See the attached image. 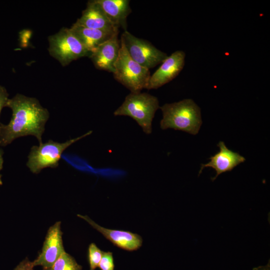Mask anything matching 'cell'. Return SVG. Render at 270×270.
Returning <instances> with one entry per match:
<instances>
[{
  "instance_id": "6da1fadb",
  "label": "cell",
  "mask_w": 270,
  "mask_h": 270,
  "mask_svg": "<svg viewBox=\"0 0 270 270\" xmlns=\"http://www.w3.org/2000/svg\"><path fill=\"white\" fill-rule=\"evenodd\" d=\"M6 106L12 110V116L7 124H0V146H6L15 139L32 135L42 143L44 126L49 118L48 110L38 100L21 94L8 98Z\"/></svg>"
},
{
  "instance_id": "7a4b0ae2",
  "label": "cell",
  "mask_w": 270,
  "mask_h": 270,
  "mask_svg": "<svg viewBox=\"0 0 270 270\" xmlns=\"http://www.w3.org/2000/svg\"><path fill=\"white\" fill-rule=\"evenodd\" d=\"M160 108L162 113L160 122L162 130L172 128L193 135L198 134L202 124L200 109L192 100L166 104Z\"/></svg>"
},
{
  "instance_id": "3957f363",
  "label": "cell",
  "mask_w": 270,
  "mask_h": 270,
  "mask_svg": "<svg viewBox=\"0 0 270 270\" xmlns=\"http://www.w3.org/2000/svg\"><path fill=\"white\" fill-rule=\"evenodd\" d=\"M160 108L156 97L146 92H130L114 112L115 116H128L134 120L146 134L152 132V122Z\"/></svg>"
},
{
  "instance_id": "277c9868",
  "label": "cell",
  "mask_w": 270,
  "mask_h": 270,
  "mask_svg": "<svg viewBox=\"0 0 270 270\" xmlns=\"http://www.w3.org/2000/svg\"><path fill=\"white\" fill-rule=\"evenodd\" d=\"M114 65V78L131 92H138L146 88L150 79V70L142 66L129 55L122 41Z\"/></svg>"
},
{
  "instance_id": "5b68a950",
  "label": "cell",
  "mask_w": 270,
  "mask_h": 270,
  "mask_svg": "<svg viewBox=\"0 0 270 270\" xmlns=\"http://www.w3.org/2000/svg\"><path fill=\"white\" fill-rule=\"evenodd\" d=\"M92 132V131H89L81 136L64 142H56L50 140L44 143L40 144L38 146H33L28 156L27 166L34 174H38L44 168H56L64 150Z\"/></svg>"
},
{
  "instance_id": "8992f818",
  "label": "cell",
  "mask_w": 270,
  "mask_h": 270,
  "mask_svg": "<svg viewBox=\"0 0 270 270\" xmlns=\"http://www.w3.org/2000/svg\"><path fill=\"white\" fill-rule=\"evenodd\" d=\"M50 54L63 66L84 56H90L88 52L74 34L70 28H63L48 38Z\"/></svg>"
},
{
  "instance_id": "52a82bcc",
  "label": "cell",
  "mask_w": 270,
  "mask_h": 270,
  "mask_svg": "<svg viewBox=\"0 0 270 270\" xmlns=\"http://www.w3.org/2000/svg\"><path fill=\"white\" fill-rule=\"evenodd\" d=\"M120 40L130 57L148 70L161 64L168 56L148 41L134 36L127 30L122 34Z\"/></svg>"
},
{
  "instance_id": "ba28073f",
  "label": "cell",
  "mask_w": 270,
  "mask_h": 270,
  "mask_svg": "<svg viewBox=\"0 0 270 270\" xmlns=\"http://www.w3.org/2000/svg\"><path fill=\"white\" fill-rule=\"evenodd\" d=\"M61 222H57L51 226L46 234L41 252L32 262L34 266H40L44 270L50 268L66 252L61 230Z\"/></svg>"
},
{
  "instance_id": "9c48e42d",
  "label": "cell",
  "mask_w": 270,
  "mask_h": 270,
  "mask_svg": "<svg viewBox=\"0 0 270 270\" xmlns=\"http://www.w3.org/2000/svg\"><path fill=\"white\" fill-rule=\"evenodd\" d=\"M186 54L176 50L168 56L159 68L150 75L146 89H156L174 79L182 71L185 63Z\"/></svg>"
},
{
  "instance_id": "30bf717a",
  "label": "cell",
  "mask_w": 270,
  "mask_h": 270,
  "mask_svg": "<svg viewBox=\"0 0 270 270\" xmlns=\"http://www.w3.org/2000/svg\"><path fill=\"white\" fill-rule=\"evenodd\" d=\"M78 216L87 222L118 248L133 251L140 248L142 244V239L138 234L129 231L106 228L97 224L87 216L78 214Z\"/></svg>"
},
{
  "instance_id": "8fae6325",
  "label": "cell",
  "mask_w": 270,
  "mask_h": 270,
  "mask_svg": "<svg viewBox=\"0 0 270 270\" xmlns=\"http://www.w3.org/2000/svg\"><path fill=\"white\" fill-rule=\"evenodd\" d=\"M218 146L220 148L219 151L209 158L210 161L208 162L201 164L198 172L199 176L205 168H214L216 175L212 178V181L214 180L220 174L232 170L246 160L245 158L238 153L228 149L224 142H220Z\"/></svg>"
},
{
  "instance_id": "7c38bea8",
  "label": "cell",
  "mask_w": 270,
  "mask_h": 270,
  "mask_svg": "<svg viewBox=\"0 0 270 270\" xmlns=\"http://www.w3.org/2000/svg\"><path fill=\"white\" fill-rule=\"evenodd\" d=\"M118 32L99 46L91 54L90 58L96 68L112 74L114 72V65L120 48Z\"/></svg>"
},
{
  "instance_id": "4fadbf2b",
  "label": "cell",
  "mask_w": 270,
  "mask_h": 270,
  "mask_svg": "<svg viewBox=\"0 0 270 270\" xmlns=\"http://www.w3.org/2000/svg\"><path fill=\"white\" fill-rule=\"evenodd\" d=\"M70 30L91 54L96 48L119 32V29L104 30L85 28L74 24Z\"/></svg>"
},
{
  "instance_id": "5bb4252c",
  "label": "cell",
  "mask_w": 270,
  "mask_h": 270,
  "mask_svg": "<svg viewBox=\"0 0 270 270\" xmlns=\"http://www.w3.org/2000/svg\"><path fill=\"white\" fill-rule=\"evenodd\" d=\"M114 26L126 30L127 18L132 10L128 0H95Z\"/></svg>"
},
{
  "instance_id": "9a60e30c",
  "label": "cell",
  "mask_w": 270,
  "mask_h": 270,
  "mask_svg": "<svg viewBox=\"0 0 270 270\" xmlns=\"http://www.w3.org/2000/svg\"><path fill=\"white\" fill-rule=\"evenodd\" d=\"M74 24L87 28L110 30L118 28L108 20L95 0L88 2L86 8Z\"/></svg>"
},
{
  "instance_id": "2e32d148",
  "label": "cell",
  "mask_w": 270,
  "mask_h": 270,
  "mask_svg": "<svg viewBox=\"0 0 270 270\" xmlns=\"http://www.w3.org/2000/svg\"><path fill=\"white\" fill-rule=\"evenodd\" d=\"M82 267L70 254L64 252L50 268L46 270H82Z\"/></svg>"
},
{
  "instance_id": "e0dca14e",
  "label": "cell",
  "mask_w": 270,
  "mask_h": 270,
  "mask_svg": "<svg viewBox=\"0 0 270 270\" xmlns=\"http://www.w3.org/2000/svg\"><path fill=\"white\" fill-rule=\"evenodd\" d=\"M103 251L94 243L90 244L88 248V260L90 270H96L102 258Z\"/></svg>"
},
{
  "instance_id": "ac0fdd59",
  "label": "cell",
  "mask_w": 270,
  "mask_h": 270,
  "mask_svg": "<svg viewBox=\"0 0 270 270\" xmlns=\"http://www.w3.org/2000/svg\"><path fill=\"white\" fill-rule=\"evenodd\" d=\"M98 267L101 270H114V265L112 252H103L102 258Z\"/></svg>"
},
{
  "instance_id": "d6986e66",
  "label": "cell",
  "mask_w": 270,
  "mask_h": 270,
  "mask_svg": "<svg viewBox=\"0 0 270 270\" xmlns=\"http://www.w3.org/2000/svg\"><path fill=\"white\" fill-rule=\"evenodd\" d=\"M8 94L6 88L3 86H0V115L2 109L6 106L8 100Z\"/></svg>"
},
{
  "instance_id": "ffe728a7",
  "label": "cell",
  "mask_w": 270,
  "mask_h": 270,
  "mask_svg": "<svg viewBox=\"0 0 270 270\" xmlns=\"http://www.w3.org/2000/svg\"><path fill=\"white\" fill-rule=\"evenodd\" d=\"M34 268L32 262H30L28 258H26L14 270H34Z\"/></svg>"
},
{
  "instance_id": "44dd1931",
  "label": "cell",
  "mask_w": 270,
  "mask_h": 270,
  "mask_svg": "<svg viewBox=\"0 0 270 270\" xmlns=\"http://www.w3.org/2000/svg\"><path fill=\"white\" fill-rule=\"evenodd\" d=\"M4 164V158H3V152L0 149V171L2 170ZM2 184V176L0 174V185Z\"/></svg>"
}]
</instances>
